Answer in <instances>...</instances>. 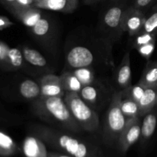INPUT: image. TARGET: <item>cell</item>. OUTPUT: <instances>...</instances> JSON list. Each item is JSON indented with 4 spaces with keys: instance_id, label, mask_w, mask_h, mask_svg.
<instances>
[{
    "instance_id": "6da1fadb",
    "label": "cell",
    "mask_w": 157,
    "mask_h": 157,
    "mask_svg": "<svg viewBox=\"0 0 157 157\" xmlns=\"http://www.w3.org/2000/svg\"><path fill=\"white\" fill-rule=\"evenodd\" d=\"M32 110L39 119L48 124H52L72 132H80L83 130L72 116L64 102V98L39 97L33 101Z\"/></svg>"
},
{
    "instance_id": "7a4b0ae2",
    "label": "cell",
    "mask_w": 157,
    "mask_h": 157,
    "mask_svg": "<svg viewBox=\"0 0 157 157\" xmlns=\"http://www.w3.org/2000/svg\"><path fill=\"white\" fill-rule=\"evenodd\" d=\"M64 102L70 110L72 116L86 131H95L99 128V117L95 110L89 107L76 92H65Z\"/></svg>"
},
{
    "instance_id": "3957f363",
    "label": "cell",
    "mask_w": 157,
    "mask_h": 157,
    "mask_svg": "<svg viewBox=\"0 0 157 157\" xmlns=\"http://www.w3.org/2000/svg\"><path fill=\"white\" fill-rule=\"evenodd\" d=\"M121 98L122 94L121 90H115L104 116L103 123L104 132L109 139H119L129 121L121 109L120 103Z\"/></svg>"
},
{
    "instance_id": "277c9868",
    "label": "cell",
    "mask_w": 157,
    "mask_h": 157,
    "mask_svg": "<svg viewBox=\"0 0 157 157\" xmlns=\"http://www.w3.org/2000/svg\"><path fill=\"white\" fill-rule=\"evenodd\" d=\"M125 9L122 6H112L103 15L101 27L104 35H107V38H110V42L112 40L116 41L124 32L123 30V18Z\"/></svg>"
},
{
    "instance_id": "5b68a950",
    "label": "cell",
    "mask_w": 157,
    "mask_h": 157,
    "mask_svg": "<svg viewBox=\"0 0 157 157\" xmlns=\"http://www.w3.org/2000/svg\"><path fill=\"white\" fill-rule=\"evenodd\" d=\"M96 58L91 49L78 45L71 48L66 55V62L70 68L90 67L94 64Z\"/></svg>"
},
{
    "instance_id": "8992f818",
    "label": "cell",
    "mask_w": 157,
    "mask_h": 157,
    "mask_svg": "<svg viewBox=\"0 0 157 157\" xmlns=\"http://www.w3.org/2000/svg\"><path fill=\"white\" fill-rule=\"evenodd\" d=\"M81 99L94 110H101L104 103L107 101V91L102 84L94 83L90 85L83 86L79 93Z\"/></svg>"
},
{
    "instance_id": "52a82bcc",
    "label": "cell",
    "mask_w": 157,
    "mask_h": 157,
    "mask_svg": "<svg viewBox=\"0 0 157 157\" xmlns=\"http://www.w3.org/2000/svg\"><path fill=\"white\" fill-rule=\"evenodd\" d=\"M147 16L143 11L130 6L126 9L123 18V30L130 36H134L141 32Z\"/></svg>"
},
{
    "instance_id": "ba28073f",
    "label": "cell",
    "mask_w": 157,
    "mask_h": 157,
    "mask_svg": "<svg viewBox=\"0 0 157 157\" xmlns=\"http://www.w3.org/2000/svg\"><path fill=\"white\" fill-rule=\"evenodd\" d=\"M40 98H50V97H61L65 94L61 78L53 74H48L43 76L39 81Z\"/></svg>"
},
{
    "instance_id": "9c48e42d",
    "label": "cell",
    "mask_w": 157,
    "mask_h": 157,
    "mask_svg": "<svg viewBox=\"0 0 157 157\" xmlns=\"http://www.w3.org/2000/svg\"><path fill=\"white\" fill-rule=\"evenodd\" d=\"M131 81L130 52H127L117 67L114 73V84L117 87V90H123L132 85Z\"/></svg>"
},
{
    "instance_id": "30bf717a",
    "label": "cell",
    "mask_w": 157,
    "mask_h": 157,
    "mask_svg": "<svg viewBox=\"0 0 157 157\" xmlns=\"http://www.w3.org/2000/svg\"><path fill=\"white\" fill-rule=\"evenodd\" d=\"M141 117L130 119L119 139L124 150L133 145L141 136Z\"/></svg>"
},
{
    "instance_id": "8fae6325",
    "label": "cell",
    "mask_w": 157,
    "mask_h": 157,
    "mask_svg": "<svg viewBox=\"0 0 157 157\" xmlns=\"http://www.w3.org/2000/svg\"><path fill=\"white\" fill-rule=\"evenodd\" d=\"M78 0H48L34 3L38 9H48L61 12H72L77 8Z\"/></svg>"
},
{
    "instance_id": "7c38bea8",
    "label": "cell",
    "mask_w": 157,
    "mask_h": 157,
    "mask_svg": "<svg viewBox=\"0 0 157 157\" xmlns=\"http://www.w3.org/2000/svg\"><path fill=\"white\" fill-rule=\"evenodd\" d=\"M16 15L25 25L31 29L41 18V12L38 8L35 6L22 7L18 6V7L16 8Z\"/></svg>"
},
{
    "instance_id": "4fadbf2b",
    "label": "cell",
    "mask_w": 157,
    "mask_h": 157,
    "mask_svg": "<svg viewBox=\"0 0 157 157\" xmlns=\"http://www.w3.org/2000/svg\"><path fill=\"white\" fill-rule=\"evenodd\" d=\"M157 126V104L143 117L141 123V137L149 140L154 133Z\"/></svg>"
},
{
    "instance_id": "5bb4252c",
    "label": "cell",
    "mask_w": 157,
    "mask_h": 157,
    "mask_svg": "<svg viewBox=\"0 0 157 157\" xmlns=\"http://www.w3.org/2000/svg\"><path fill=\"white\" fill-rule=\"evenodd\" d=\"M18 93L23 98L35 101L40 97L41 90L38 83L32 79H25L19 84Z\"/></svg>"
},
{
    "instance_id": "9a60e30c",
    "label": "cell",
    "mask_w": 157,
    "mask_h": 157,
    "mask_svg": "<svg viewBox=\"0 0 157 157\" xmlns=\"http://www.w3.org/2000/svg\"><path fill=\"white\" fill-rule=\"evenodd\" d=\"M138 104L140 108V117H143L157 104V87H146L145 92Z\"/></svg>"
},
{
    "instance_id": "2e32d148",
    "label": "cell",
    "mask_w": 157,
    "mask_h": 157,
    "mask_svg": "<svg viewBox=\"0 0 157 157\" xmlns=\"http://www.w3.org/2000/svg\"><path fill=\"white\" fill-rule=\"evenodd\" d=\"M145 87H157V61H149L138 81Z\"/></svg>"
},
{
    "instance_id": "e0dca14e",
    "label": "cell",
    "mask_w": 157,
    "mask_h": 157,
    "mask_svg": "<svg viewBox=\"0 0 157 157\" xmlns=\"http://www.w3.org/2000/svg\"><path fill=\"white\" fill-rule=\"evenodd\" d=\"M24 152L28 157H46L44 144L35 137L26 138L24 143Z\"/></svg>"
},
{
    "instance_id": "ac0fdd59",
    "label": "cell",
    "mask_w": 157,
    "mask_h": 157,
    "mask_svg": "<svg viewBox=\"0 0 157 157\" xmlns=\"http://www.w3.org/2000/svg\"><path fill=\"white\" fill-rule=\"evenodd\" d=\"M25 61L29 64L39 68H47L48 63L45 58L38 51L31 48L24 47L21 48Z\"/></svg>"
},
{
    "instance_id": "d6986e66",
    "label": "cell",
    "mask_w": 157,
    "mask_h": 157,
    "mask_svg": "<svg viewBox=\"0 0 157 157\" xmlns=\"http://www.w3.org/2000/svg\"><path fill=\"white\" fill-rule=\"evenodd\" d=\"M60 78L64 91L80 93L83 87V84L71 71L63 72L62 75L60 76Z\"/></svg>"
},
{
    "instance_id": "ffe728a7",
    "label": "cell",
    "mask_w": 157,
    "mask_h": 157,
    "mask_svg": "<svg viewBox=\"0 0 157 157\" xmlns=\"http://www.w3.org/2000/svg\"><path fill=\"white\" fill-rule=\"evenodd\" d=\"M120 106H121L123 113L128 120L136 117H141L140 108L139 104L136 101L130 98L122 97Z\"/></svg>"
},
{
    "instance_id": "44dd1931",
    "label": "cell",
    "mask_w": 157,
    "mask_h": 157,
    "mask_svg": "<svg viewBox=\"0 0 157 157\" xmlns=\"http://www.w3.org/2000/svg\"><path fill=\"white\" fill-rule=\"evenodd\" d=\"M71 71L78 78V79L81 81L83 86L90 85V84L96 83L94 71L91 67H78V68L72 69Z\"/></svg>"
},
{
    "instance_id": "7402d4cb",
    "label": "cell",
    "mask_w": 157,
    "mask_h": 157,
    "mask_svg": "<svg viewBox=\"0 0 157 157\" xmlns=\"http://www.w3.org/2000/svg\"><path fill=\"white\" fill-rule=\"evenodd\" d=\"M24 57L21 50L16 48H12L8 52L7 67L12 70H18L24 65Z\"/></svg>"
},
{
    "instance_id": "603a6c76",
    "label": "cell",
    "mask_w": 157,
    "mask_h": 157,
    "mask_svg": "<svg viewBox=\"0 0 157 157\" xmlns=\"http://www.w3.org/2000/svg\"><path fill=\"white\" fill-rule=\"evenodd\" d=\"M145 90V87L137 83L135 85L132 84L129 87L123 90H121V91L123 98H130V99L133 100V101H136L138 103L143 97V95H144Z\"/></svg>"
},
{
    "instance_id": "cb8c5ba5",
    "label": "cell",
    "mask_w": 157,
    "mask_h": 157,
    "mask_svg": "<svg viewBox=\"0 0 157 157\" xmlns=\"http://www.w3.org/2000/svg\"><path fill=\"white\" fill-rule=\"evenodd\" d=\"M52 29L51 23L47 18L41 17L38 22L32 28V32L38 38H44L49 35Z\"/></svg>"
},
{
    "instance_id": "d4e9b609",
    "label": "cell",
    "mask_w": 157,
    "mask_h": 157,
    "mask_svg": "<svg viewBox=\"0 0 157 157\" xmlns=\"http://www.w3.org/2000/svg\"><path fill=\"white\" fill-rule=\"evenodd\" d=\"M15 144L13 140L0 130V154L2 156H9L15 150Z\"/></svg>"
},
{
    "instance_id": "484cf974",
    "label": "cell",
    "mask_w": 157,
    "mask_h": 157,
    "mask_svg": "<svg viewBox=\"0 0 157 157\" xmlns=\"http://www.w3.org/2000/svg\"><path fill=\"white\" fill-rule=\"evenodd\" d=\"M140 32L157 35V9H152V13L146 18L144 27Z\"/></svg>"
},
{
    "instance_id": "4316f807",
    "label": "cell",
    "mask_w": 157,
    "mask_h": 157,
    "mask_svg": "<svg viewBox=\"0 0 157 157\" xmlns=\"http://www.w3.org/2000/svg\"><path fill=\"white\" fill-rule=\"evenodd\" d=\"M132 46L136 49L146 44L156 41V35L147 32H140L137 35L132 36Z\"/></svg>"
},
{
    "instance_id": "83f0119b",
    "label": "cell",
    "mask_w": 157,
    "mask_h": 157,
    "mask_svg": "<svg viewBox=\"0 0 157 157\" xmlns=\"http://www.w3.org/2000/svg\"><path fill=\"white\" fill-rule=\"evenodd\" d=\"M155 45H156V41H153V42L148 43V44H146L144 45L137 48L136 50L143 57H144L146 59L149 60L154 52Z\"/></svg>"
},
{
    "instance_id": "f1b7e54d",
    "label": "cell",
    "mask_w": 157,
    "mask_h": 157,
    "mask_svg": "<svg viewBox=\"0 0 157 157\" xmlns=\"http://www.w3.org/2000/svg\"><path fill=\"white\" fill-rule=\"evenodd\" d=\"M157 0H135L134 4L132 6L139 9V10L145 12V10L151 7L153 5L154 6Z\"/></svg>"
},
{
    "instance_id": "f546056e",
    "label": "cell",
    "mask_w": 157,
    "mask_h": 157,
    "mask_svg": "<svg viewBox=\"0 0 157 157\" xmlns=\"http://www.w3.org/2000/svg\"><path fill=\"white\" fill-rule=\"evenodd\" d=\"M12 121V116L6 110L2 104L0 102V124H9Z\"/></svg>"
},
{
    "instance_id": "4dcf8cb0",
    "label": "cell",
    "mask_w": 157,
    "mask_h": 157,
    "mask_svg": "<svg viewBox=\"0 0 157 157\" xmlns=\"http://www.w3.org/2000/svg\"><path fill=\"white\" fill-rule=\"evenodd\" d=\"M34 3H35V0H17V5L22 7H29V6H32V4L34 6Z\"/></svg>"
},
{
    "instance_id": "1f68e13d",
    "label": "cell",
    "mask_w": 157,
    "mask_h": 157,
    "mask_svg": "<svg viewBox=\"0 0 157 157\" xmlns=\"http://www.w3.org/2000/svg\"><path fill=\"white\" fill-rule=\"evenodd\" d=\"M11 25H12V23L7 18H0V29H2L4 28L8 27V26Z\"/></svg>"
},
{
    "instance_id": "d6a6232c",
    "label": "cell",
    "mask_w": 157,
    "mask_h": 157,
    "mask_svg": "<svg viewBox=\"0 0 157 157\" xmlns=\"http://www.w3.org/2000/svg\"><path fill=\"white\" fill-rule=\"evenodd\" d=\"M100 0H84V2L86 3L87 5H91V4H94V3L98 2H99Z\"/></svg>"
},
{
    "instance_id": "836d02e7",
    "label": "cell",
    "mask_w": 157,
    "mask_h": 157,
    "mask_svg": "<svg viewBox=\"0 0 157 157\" xmlns=\"http://www.w3.org/2000/svg\"><path fill=\"white\" fill-rule=\"evenodd\" d=\"M6 1L9 3H12V4H15V3L17 4V0H6Z\"/></svg>"
},
{
    "instance_id": "e575fe53",
    "label": "cell",
    "mask_w": 157,
    "mask_h": 157,
    "mask_svg": "<svg viewBox=\"0 0 157 157\" xmlns=\"http://www.w3.org/2000/svg\"><path fill=\"white\" fill-rule=\"evenodd\" d=\"M48 0H35V2H46Z\"/></svg>"
},
{
    "instance_id": "d590c367",
    "label": "cell",
    "mask_w": 157,
    "mask_h": 157,
    "mask_svg": "<svg viewBox=\"0 0 157 157\" xmlns=\"http://www.w3.org/2000/svg\"><path fill=\"white\" fill-rule=\"evenodd\" d=\"M157 9V2H156V4H155L154 6H153V7H152V9Z\"/></svg>"
},
{
    "instance_id": "8d00e7d4",
    "label": "cell",
    "mask_w": 157,
    "mask_h": 157,
    "mask_svg": "<svg viewBox=\"0 0 157 157\" xmlns=\"http://www.w3.org/2000/svg\"><path fill=\"white\" fill-rule=\"evenodd\" d=\"M58 157H70V156H60Z\"/></svg>"
},
{
    "instance_id": "74e56055",
    "label": "cell",
    "mask_w": 157,
    "mask_h": 157,
    "mask_svg": "<svg viewBox=\"0 0 157 157\" xmlns=\"http://www.w3.org/2000/svg\"><path fill=\"white\" fill-rule=\"evenodd\" d=\"M112 1H120V0H112Z\"/></svg>"
}]
</instances>
